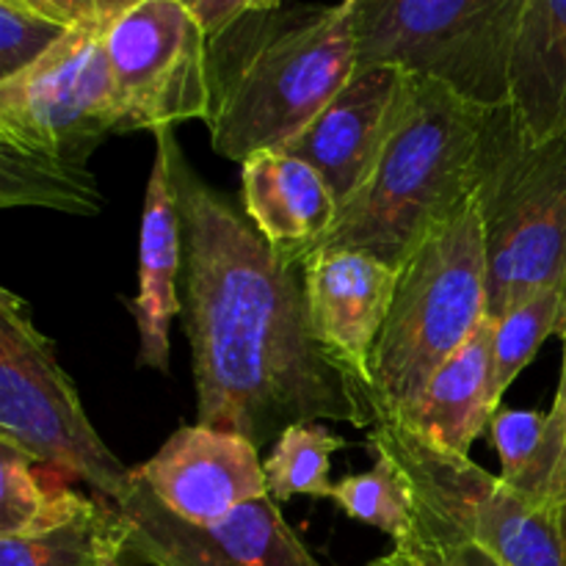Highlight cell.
Returning <instances> with one entry per match:
<instances>
[{
  "instance_id": "obj_1",
  "label": "cell",
  "mask_w": 566,
  "mask_h": 566,
  "mask_svg": "<svg viewBox=\"0 0 566 566\" xmlns=\"http://www.w3.org/2000/svg\"><path fill=\"white\" fill-rule=\"evenodd\" d=\"M186 235L182 329L191 343L199 426L274 446L287 426L379 423L368 387L315 337L302 265H291L205 180L171 136Z\"/></svg>"
},
{
  "instance_id": "obj_2",
  "label": "cell",
  "mask_w": 566,
  "mask_h": 566,
  "mask_svg": "<svg viewBox=\"0 0 566 566\" xmlns=\"http://www.w3.org/2000/svg\"><path fill=\"white\" fill-rule=\"evenodd\" d=\"M210 144L227 160L280 153L357 72L352 9L282 3L208 42Z\"/></svg>"
},
{
  "instance_id": "obj_3",
  "label": "cell",
  "mask_w": 566,
  "mask_h": 566,
  "mask_svg": "<svg viewBox=\"0 0 566 566\" xmlns=\"http://www.w3.org/2000/svg\"><path fill=\"white\" fill-rule=\"evenodd\" d=\"M490 108L431 77L403 72L396 125L374 175L340 205L321 249H359L401 269L475 197Z\"/></svg>"
},
{
  "instance_id": "obj_4",
  "label": "cell",
  "mask_w": 566,
  "mask_h": 566,
  "mask_svg": "<svg viewBox=\"0 0 566 566\" xmlns=\"http://www.w3.org/2000/svg\"><path fill=\"white\" fill-rule=\"evenodd\" d=\"M105 28L70 31L44 59L0 83V205L94 216L103 197L88 158L122 108Z\"/></svg>"
},
{
  "instance_id": "obj_5",
  "label": "cell",
  "mask_w": 566,
  "mask_h": 566,
  "mask_svg": "<svg viewBox=\"0 0 566 566\" xmlns=\"http://www.w3.org/2000/svg\"><path fill=\"white\" fill-rule=\"evenodd\" d=\"M486 318L484 230L473 197L398 269L390 315L370 354L379 423L403 412Z\"/></svg>"
},
{
  "instance_id": "obj_6",
  "label": "cell",
  "mask_w": 566,
  "mask_h": 566,
  "mask_svg": "<svg viewBox=\"0 0 566 566\" xmlns=\"http://www.w3.org/2000/svg\"><path fill=\"white\" fill-rule=\"evenodd\" d=\"M490 318L525 298H566V136H531L509 105L490 111L475 188Z\"/></svg>"
},
{
  "instance_id": "obj_7",
  "label": "cell",
  "mask_w": 566,
  "mask_h": 566,
  "mask_svg": "<svg viewBox=\"0 0 566 566\" xmlns=\"http://www.w3.org/2000/svg\"><path fill=\"white\" fill-rule=\"evenodd\" d=\"M531 0H357V70L398 66L481 108L509 105V64Z\"/></svg>"
},
{
  "instance_id": "obj_8",
  "label": "cell",
  "mask_w": 566,
  "mask_h": 566,
  "mask_svg": "<svg viewBox=\"0 0 566 566\" xmlns=\"http://www.w3.org/2000/svg\"><path fill=\"white\" fill-rule=\"evenodd\" d=\"M0 442L39 468L81 479L111 503L125 497L133 470L103 442L55 346L36 329L25 298L0 291Z\"/></svg>"
},
{
  "instance_id": "obj_9",
  "label": "cell",
  "mask_w": 566,
  "mask_h": 566,
  "mask_svg": "<svg viewBox=\"0 0 566 566\" xmlns=\"http://www.w3.org/2000/svg\"><path fill=\"white\" fill-rule=\"evenodd\" d=\"M374 453L401 468L415 492V512L459 539L475 542L503 566H566L558 506L512 490L470 457L398 420H381L368 434Z\"/></svg>"
},
{
  "instance_id": "obj_10",
  "label": "cell",
  "mask_w": 566,
  "mask_h": 566,
  "mask_svg": "<svg viewBox=\"0 0 566 566\" xmlns=\"http://www.w3.org/2000/svg\"><path fill=\"white\" fill-rule=\"evenodd\" d=\"M208 33L180 0H138L103 31L122 133L208 122Z\"/></svg>"
},
{
  "instance_id": "obj_11",
  "label": "cell",
  "mask_w": 566,
  "mask_h": 566,
  "mask_svg": "<svg viewBox=\"0 0 566 566\" xmlns=\"http://www.w3.org/2000/svg\"><path fill=\"white\" fill-rule=\"evenodd\" d=\"M125 547L153 566H321L285 523L271 495L243 503L216 523L171 514L133 470L125 497L114 503Z\"/></svg>"
},
{
  "instance_id": "obj_12",
  "label": "cell",
  "mask_w": 566,
  "mask_h": 566,
  "mask_svg": "<svg viewBox=\"0 0 566 566\" xmlns=\"http://www.w3.org/2000/svg\"><path fill=\"white\" fill-rule=\"evenodd\" d=\"M136 473L171 514L188 523H216L269 495L260 448L247 437L199 423L175 431Z\"/></svg>"
},
{
  "instance_id": "obj_13",
  "label": "cell",
  "mask_w": 566,
  "mask_h": 566,
  "mask_svg": "<svg viewBox=\"0 0 566 566\" xmlns=\"http://www.w3.org/2000/svg\"><path fill=\"white\" fill-rule=\"evenodd\" d=\"M302 282L318 343L370 390V354L390 315L398 269L359 249H318L302 263Z\"/></svg>"
},
{
  "instance_id": "obj_14",
  "label": "cell",
  "mask_w": 566,
  "mask_h": 566,
  "mask_svg": "<svg viewBox=\"0 0 566 566\" xmlns=\"http://www.w3.org/2000/svg\"><path fill=\"white\" fill-rule=\"evenodd\" d=\"M403 70L368 66L332 97L302 136L282 153L307 160L329 182L337 202L346 205L374 175L376 160L390 138L401 97Z\"/></svg>"
},
{
  "instance_id": "obj_15",
  "label": "cell",
  "mask_w": 566,
  "mask_h": 566,
  "mask_svg": "<svg viewBox=\"0 0 566 566\" xmlns=\"http://www.w3.org/2000/svg\"><path fill=\"white\" fill-rule=\"evenodd\" d=\"M175 127L155 133V164L149 171L138 241V293L130 313L138 329V365L169 374V329L182 313L177 280L186 269L180 202L171 175Z\"/></svg>"
},
{
  "instance_id": "obj_16",
  "label": "cell",
  "mask_w": 566,
  "mask_h": 566,
  "mask_svg": "<svg viewBox=\"0 0 566 566\" xmlns=\"http://www.w3.org/2000/svg\"><path fill=\"white\" fill-rule=\"evenodd\" d=\"M241 191L247 219L291 265L318 252L340 213L321 171L282 149L243 160Z\"/></svg>"
},
{
  "instance_id": "obj_17",
  "label": "cell",
  "mask_w": 566,
  "mask_h": 566,
  "mask_svg": "<svg viewBox=\"0 0 566 566\" xmlns=\"http://www.w3.org/2000/svg\"><path fill=\"white\" fill-rule=\"evenodd\" d=\"M501 407L495 387V321L486 318L475 335L437 370L418 398L396 418L426 440L470 457Z\"/></svg>"
},
{
  "instance_id": "obj_18",
  "label": "cell",
  "mask_w": 566,
  "mask_h": 566,
  "mask_svg": "<svg viewBox=\"0 0 566 566\" xmlns=\"http://www.w3.org/2000/svg\"><path fill=\"white\" fill-rule=\"evenodd\" d=\"M509 108L539 142L566 136V0H531L509 64Z\"/></svg>"
},
{
  "instance_id": "obj_19",
  "label": "cell",
  "mask_w": 566,
  "mask_h": 566,
  "mask_svg": "<svg viewBox=\"0 0 566 566\" xmlns=\"http://www.w3.org/2000/svg\"><path fill=\"white\" fill-rule=\"evenodd\" d=\"M33 468L36 464L25 453L0 442V536H42L97 506V495L86 497L64 484H42Z\"/></svg>"
},
{
  "instance_id": "obj_20",
  "label": "cell",
  "mask_w": 566,
  "mask_h": 566,
  "mask_svg": "<svg viewBox=\"0 0 566 566\" xmlns=\"http://www.w3.org/2000/svg\"><path fill=\"white\" fill-rule=\"evenodd\" d=\"M125 545V528L114 503L97 495V506L81 520L42 536H0V566H103Z\"/></svg>"
},
{
  "instance_id": "obj_21",
  "label": "cell",
  "mask_w": 566,
  "mask_h": 566,
  "mask_svg": "<svg viewBox=\"0 0 566 566\" xmlns=\"http://www.w3.org/2000/svg\"><path fill=\"white\" fill-rule=\"evenodd\" d=\"M348 440L326 429L324 423L287 426L280 440L263 459V473L269 495L285 503L296 495L329 497L332 495V453L346 448Z\"/></svg>"
},
{
  "instance_id": "obj_22",
  "label": "cell",
  "mask_w": 566,
  "mask_h": 566,
  "mask_svg": "<svg viewBox=\"0 0 566 566\" xmlns=\"http://www.w3.org/2000/svg\"><path fill=\"white\" fill-rule=\"evenodd\" d=\"M329 501L357 523L370 525L398 542L412 528L415 492L407 475L385 453H376V464L365 473L348 475L332 486Z\"/></svg>"
},
{
  "instance_id": "obj_23",
  "label": "cell",
  "mask_w": 566,
  "mask_h": 566,
  "mask_svg": "<svg viewBox=\"0 0 566 566\" xmlns=\"http://www.w3.org/2000/svg\"><path fill=\"white\" fill-rule=\"evenodd\" d=\"M566 298L558 291L536 293L514 304L509 313L495 318V387L506 396L525 365L536 357L542 343L551 335H564Z\"/></svg>"
},
{
  "instance_id": "obj_24",
  "label": "cell",
  "mask_w": 566,
  "mask_h": 566,
  "mask_svg": "<svg viewBox=\"0 0 566 566\" xmlns=\"http://www.w3.org/2000/svg\"><path fill=\"white\" fill-rule=\"evenodd\" d=\"M545 429L547 415L534 409H497L490 423L492 446L501 457V479L534 501H542Z\"/></svg>"
},
{
  "instance_id": "obj_25",
  "label": "cell",
  "mask_w": 566,
  "mask_h": 566,
  "mask_svg": "<svg viewBox=\"0 0 566 566\" xmlns=\"http://www.w3.org/2000/svg\"><path fill=\"white\" fill-rule=\"evenodd\" d=\"M66 33V28L22 9L14 0H0V83L44 59Z\"/></svg>"
},
{
  "instance_id": "obj_26",
  "label": "cell",
  "mask_w": 566,
  "mask_h": 566,
  "mask_svg": "<svg viewBox=\"0 0 566 566\" xmlns=\"http://www.w3.org/2000/svg\"><path fill=\"white\" fill-rule=\"evenodd\" d=\"M396 551L409 566H503L475 542L459 539L415 512L412 528L396 542Z\"/></svg>"
},
{
  "instance_id": "obj_27",
  "label": "cell",
  "mask_w": 566,
  "mask_h": 566,
  "mask_svg": "<svg viewBox=\"0 0 566 566\" xmlns=\"http://www.w3.org/2000/svg\"><path fill=\"white\" fill-rule=\"evenodd\" d=\"M14 3L66 31H92V28H108L138 0H14Z\"/></svg>"
},
{
  "instance_id": "obj_28",
  "label": "cell",
  "mask_w": 566,
  "mask_h": 566,
  "mask_svg": "<svg viewBox=\"0 0 566 566\" xmlns=\"http://www.w3.org/2000/svg\"><path fill=\"white\" fill-rule=\"evenodd\" d=\"M564 365H562V381H558L556 401L547 412V429H545V451H542V501L551 503V486L556 481L558 470H562L566 459V329H564Z\"/></svg>"
},
{
  "instance_id": "obj_29",
  "label": "cell",
  "mask_w": 566,
  "mask_h": 566,
  "mask_svg": "<svg viewBox=\"0 0 566 566\" xmlns=\"http://www.w3.org/2000/svg\"><path fill=\"white\" fill-rule=\"evenodd\" d=\"M285 0H199L193 6V14H197L199 25L205 28L208 39L219 36L224 28H230L232 22H238L247 14H258V11H274Z\"/></svg>"
},
{
  "instance_id": "obj_30",
  "label": "cell",
  "mask_w": 566,
  "mask_h": 566,
  "mask_svg": "<svg viewBox=\"0 0 566 566\" xmlns=\"http://www.w3.org/2000/svg\"><path fill=\"white\" fill-rule=\"evenodd\" d=\"M564 497H566V459H564L562 470H558L556 481H553V486H551V503H553V506H558Z\"/></svg>"
},
{
  "instance_id": "obj_31",
  "label": "cell",
  "mask_w": 566,
  "mask_h": 566,
  "mask_svg": "<svg viewBox=\"0 0 566 566\" xmlns=\"http://www.w3.org/2000/svg\"><path fill=\"white\" fill-rule=\"evenodd\" d=\"M103 566H138V562L130 556V553H127V547L122 545L119 551H114L108 558H105Z\"/></svg>"
},
{
  "instance_id": "obj_32",
  "label": "cell",
  "mask_w": 566,
  "mask_h": 566,
  "mask_svg": "<svg viewBox=\"0 0 566 566\" xmlns=\"http://www.w3.org/2000/svg\"><path fill=\"white\" fill-rule=\"evenodd\" d=\"M368 566H409L407 564V558L401 556V553L398 551H392L390 556H385V558H376L374 564H368Z\"/></svg>"
},
{
  "instance_id": "obj_33",
  "label": "cell",
  "mask_w": 566,
  "mask_h": 566,
  "mask_svg": "<svg viewBox=\"0 0 566 566\" xmlns=\"http://www.w3.org/2000/svg\"><path fill=\"white\" fill-rule=\"evenodd\" d=\"M558 531H562V545H564V558H566V497L558 503Z\"/></svg>"
},
{
  "instance_id": "obj_34",
  "label": "cell",
  "mask_w": 566,
  "mask_h": 566,
  "mask_svg": "<svg viewBox=\"0 0 566 566\" xmlns=\"http://www.w3.org/2000/svg\"><path fill=\"white\" fill-rule=\"evenodd\" d=\"M180 3H186V6H191V9H193V6H197V3H199V0H180Z\"/></svg>"
},
{
  "instance_id": "obj_35",
  "label": "cell",
  "mask_w": 566,
  "mask_h": 566,
  "mask_svg": "<svg viewBox=\"0 0 566 566\" xmlns=\"http://www.w3.org/2000/svg\"><path fill=\"white\" fill-rule=\"evenodd\" d=\"M343 3H357V0H343Z\"/></svg>"
}]
</instances>
